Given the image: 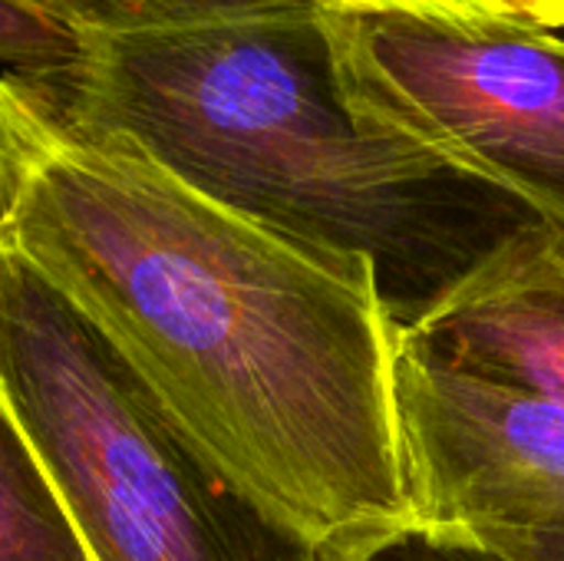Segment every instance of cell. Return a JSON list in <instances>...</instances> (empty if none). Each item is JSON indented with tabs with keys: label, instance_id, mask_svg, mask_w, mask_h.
I'll return each instance as SVG.
<instances>
[{
	"label": "cell",
	"instance_id": "cell-4",
	"mask_svg": "<svg viewBox=\"0 0 564 561\" xmlns=\"http://www.w3.org/2000/svg\"><path fill=\"white\" fill-rule=\"evenodd\" d=\"M350 93L564 225V36L516 20L327 10Z\"/></svg>",
	"mask_w": 564,
	"mask_h": 561
},
{
	"label": "cell",
	"instance_id": "cell-10",
	"mask_svg": "<svg viewBox=\"0 0 564 561\" xmlns=\"http://www.w3.org/2000/svg\"><path fill=\"white\" fill-rule=\"evenodd\" d=\"M317 561H509L476 539L449 529L410 526L387 539L367 542L350 552H321Z\"/></svg>",
	"mask_w": 564,
	"mask_h": 561
},
{
	"label": "cell",
	"instance_id": "cell-1",
	"mask_svg": "<svg viewBox=\"0 0 564 561\" xmlns=\"http://www.w3.org/2000/svg\"><path fill=\"white\" fill-rule=\"evenodd\" d=\"M0 238L321 552L413 526L373 281L212 205L36 73H0Z\"/></svg>",
	"mask_w": 564,
	"mask_h": 561
},
{
	"label": "cell",
	"instance_id": "cell-2",
	"mask_svg": "<svg viewBox=\"0 0 564 561\" xmlns=\"http://www.w3.org/2000/svg\"><path fill=\"white\" fill-rule=\"evenodd\" d=\"M36 76L195 195L373 281L397 334L552 225L370 112L314 3L96 33Z\"/></svg>",
	"mask_w": 564,
	"mask_h": 561
},
{
	"label": "cell",
	"instance_id": "cell-11",
	"mask_svg": "<svg viewBox=\"0 0 564 561\" xmlns=\"http://www.w3.org/2000/svg\"><path fill=\"white\" fill-rule=\"evenodd\" d=\"M314 3L344 13H423V17H456V20L529 23L525 10L516 0H314Z\"/></svg>",
	"mask_w": 564,
	"mask_h": 561
},
{
	"label": "cell",
	"instance_id": "cell-12",
	"mask_svg": "<svg viewBox=\"0 0 564 561\" xmlns=\"http://www.w3.org/2000/svg\"><path fill=\"white\" fill-rule=\"evenodd\" d=\"M449 532H463L509 561H564V522L449 529Z\"/></svg>",
	"mask_w": 564,
	"mask_h": 561
},
{
	"label": "cell",
	"instance_id": "cell-3",
	"mask_svg": "<svg viewBox=\"0 0 564 561\" xmlns=\"http://www.w3.org/2000/svg\"><path fill=\"white\" fill-rule=\"evenodd\" d=\"M0 403L93 561H317L112 341L0 238Z\"/></svg>",
	"mask_w": 564,
	"mask_h": 561
},
{
	"label": "cell",
	"instance_id": "cell-7",
	"mask_svg": "<svg viewBox=\"0 0 564 561\" xmlns=\"http://www.w3.org/2000/svg\"><path fill=\"white\" fill-rule=\"evenodd\" d=\"M0 561H93L50 473L0 403Z\"/></svg>",
	"mask_w": 564,
	"mask_h": 561
},
{
	"label": "cell",
	"instance_id": "cell-9",
	"mask_svg": "<svg viewBox=\"0 0 564 561\" xmlns=\"http://www.w3.org/2000/svg\"><path fill=\"white\" fill-rule=\"evenodd\" d=\"M50 10L73 20L89 36L96 33H122L155 23H182L221 13H248V10H281L301 7L314 0H40ZM317 7V3H314Z\"/></svg>",
	"mask_w": 564,
	"mask_h": 561
},
{
	"label": "cell",
	"instance_id": "cell-6",
	"mask_svg": "<svg viewBox=\"0 0 564 561\" xmlns=\"http://www.w3.org/2000/svg\"><path fill=\"white\" fill-rule=\"evenodd\" d=\"M410 354L473 377L542 393L564 407V225H545L420 327Z\"/></svg>",
	"mask_w": 564,
	"mask_h": 561
},
{
	"label": "cell",
	"instance_id": "cell-8",
	"mask_svg": "<svg viewBox=\"0 0 564 561\" xmlns=\"http://www.w3.org/2000/svg\"><path fill=\"white\" fill-rule=\"evenodd\" d=\"M86 30L40 0H0V63L13 73H50L86 53Z\"/></svg>",
	"mask_w": 564,
	"mask_h": 561
},
{
	"label": "cell",
	"instance_id": "cell-5",
	"mask_svg": "<svg viewBox=\"0 0 564 561\" xmlns=\"http://www.w3.org/2000/svg\"><path fill=\"white\" fill-rule=\"evenodd\" d=\"M393 407L413 526L564 522V407L397 344Z\"/></svg>",
	"mask_w": 564,
	"mask_h": 561
},
{
	"label": "cell",
	"instance_id": "cell-13",
	"mask_svg": "<svg viewBox=\"0 0 564 561\" xmlns=\"http://www.w3.org/2000/svg\"><path fill=\"white\" fill-rule=\"evenodd\" d=\"M529 23L532 26H542V30H564V0H516Z\"/></svg>",
	"mask_w": 564,
	"mask_h": 561
}]
</instances>
